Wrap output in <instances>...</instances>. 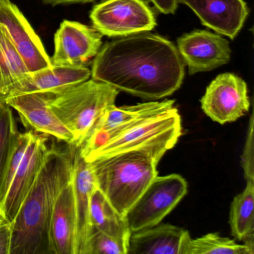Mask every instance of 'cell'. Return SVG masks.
Returning a JSON list of instances; mask_svg holds the SVG:
<instances>
[{"instance_id": "obj_19", "label": "cell", "mask_w": 254, "mask_h": 254, "mask_svg": "<svg viewBox=\"0 0 254 254\" xmlns=\"http://www.w3.org/2000/svg\"><path fill=\"white\" fill-rule=\"evenodd\" d=\"M90 215L93 228L114 238L127 251L131 235L128 224L97 187L92 192Z\"/></svg>"}, {"instance_id": "obj_14", "label": "cell", "mask_w": 254, "mask_h": 254, "mask_svg": "<svg viewBox=\"0 0 254 254\" xmlns=\"http://www.w3.org/2000/svg\"><path fill=\"white\" fill-rule=\"evenodd\" d=\"M190 7L202 24L235 39L245 24L249 8L244 0H178Z\"/></svg>"}, {"instance_id": "obj_8", "label": "cell", "mask_w": 254, "mask_h": 254, "mask_svg": "<svg viewBox=\"0 0 254 254\" xmlns=\"http://www.w3.org/2000/svg\"><path fill=\"white\" fill-rule=\"evenodd\" d=\"M203 113L221 125L236 121L249 111L246 83L233 73L218 75L200 99Z\"/></svg>"}, {"instance_id": "obj_15", "label": "cell", "mask_w": 254, "mask_h": 254, "mask_svg": "<svg viewBox=\"0 0 254 254\" xmlns=\"http://www.w3.org/2000/svg\"><path fill=\"white\" fill-rule=\"evenodd\" d=\"M71 182L76 212L75 254H83L87 239L93 230L90 222V198L96 185L90 163L86 161L81 155L79 147L74 146Z\"/></svg>"}, {"instance_id": "obj_2", "label": "cell", "mask_w": 254, "mask_h": 254, "mask_svg": "<svg viewBox=\"0 0 254 254\" xmlns=\"http://www.w3.org/2000/svg\"><path fill=\"white\" fill-rule=\"evenodd\" d=\"M74 146L51 148L30 191L11 223L9 254H53L52 212L62 189L72 180Z\"/></svg>"}, {"instance_id": "obj_11", "label": "cell", "mask_w": 254, "mask_h": 254, "mask_svg": "<svg viewBox=\"0 0 254 254\" xmlns=\"http://www.w3.org/2000/svg\"><path fill=\"white\" fill-rule=\"evenodd\" d=\"M178 50L190 75L220 67L231 56L229 41L206 30H194L178 38Z\"/></svg>"}, {"instance_id": "obj_13", "label": "cell", "mask_w": 254, "mask_h": 254, "mask_svg": "<svg viewBox=\"0 0 254 254\" xmlns=\"http://www.w3.org/2000/svg\"><path fill=\"white\" fill-rule=\"evenodd\" d=\"M52 93H27L9 95L5 102L14 108L26 128L49 135L70 145L72 135L50 107Z\"/></svg>"}, {"instance_id": "obj_26", "label": "cell", "mask_w": 254, "mask_h": 254, "mask_svg": "<svg viewBox=\"0 0 254 254\" xmlns=\"http://www.w3.org/2000/svg\"><path fill=\"white\" fill-rule=\"evenodd\" d=\"M254 114H251L248 126V133L245 139V147L242 155V167L244 171L245 179L254 182Z\"/></svg>"}, {"instance_id": "obj_3", "label": "cell", "mask_w": 254, "mask_h": 254, "mask_svg": "<svg viewBox=\"0 0 254 254\" xmlns=\"http://www.w3.org/2000/svg\"><path fill=\"white\" fill-rule=\"evenodd\" d=\"M182 134L181 118L175 107L138 117L106 133L98 135L100 146L84 156L86 161L126 151H140L160 162Z\"/></svg>"}, {"instance_id": "obj_5", "label": "cell", "mask_w": 254, "mask_h": 254, "mask_svg": "<svg viewBox=\"0 0 254 254\" xmlns=\"http://www.w3.org/2000/svg\"><path fill=\"white\" fill-rule=\"evenodd\" d=\"M119 90L90 79L58 93H53L50 107L72 135L70 145L80 147L101 116L115 105Z\"/></svg>"}, {"instance_id": "obj_17", "label": "cell", "mask_w": 254, "mask_h": 254, "mask_svg": "<svg viewBox=\"0 0 254 254\" xmlns=\"http://www.w3.org/2000/svg\"><path fill=\"white\" fill-rule=\"evenodd\" d=\"M53 254H75L76 212L72 182L58 195L52 212L50 227Z\"/></svg>"}, {"instance_id": "obj_9", "label": "cell", "mask_w": 254, "mask_h": 254, "mask_svg": "<svg viewBox=\"0 0 254 254\" xmlns=\"http://www.w3.org/2000/svg\"><path fill=\"white\" fill-rule=\"evenodd\" d=\"M102 35L94 28L78 22L64 20L55 35L53 66H84L96 57L102 47Z\"/></svg>"}, {"instance_id": "obj_29", "label": "cell", "mask_w": 254, "mask_h": 254, "mask_svg": "<svg viewBox=\"0 0 254 254\" xmlns=\"http://www.w3.org/2000/svg\"><path fill=\"white\" fill-rule=\"evenodd\" d=\"M41 1L44 3L56 6V5H68V4L87 3V2H93L96 0H41Z\"/></svg>"}, {"instance_id": "obj_12", "label": "cell", "mask_w": 254, "mask_h": 254, "mask_svg": "<svg viewBox=\"0 0 254 254\" xmlns=\"http://www.w3.org/2000/svg\"><path fill=\"white\" fill-rule=\"evenodd\" d=\"M47 141V137L34 131L5 200L0 206V217L6 222L11 224L14 221L36 180L50 149Z\"/></svg>"}, {"instance_id": "obj_7", "label": "cell", "mask_w": 254, "mask_h": 254, "mask_svg": "<svg viewBox=\"0 0 254 254\" xmlns=\"http://www.w3.org/2000/svg\"><path fill=\"white\" fill-rule=\"evenodd\" d=\"M93 27L105 36H128L154 29L155 16L144 0H105L90 12Z\"/></svg>"}, {"instance_id": "obj_6", "label": "cell", "mask_w": 254, "mask_h": 254, "mask_svg": "<svg viewBox=\"0 0 254 254\" xmlns=\"http://www.w3.org/2000/svg\"><path fill=\"white\" fill-rule=\"evenodd\" d=\"M187 181L178 174L157 175L125 215L130 232L157 225L187 192Z\"/></svg>"}, {"instance_id": "obj_22", "label": "cell", "mask_w": 254, "mask_h": 254, "mask_svg": "<svg viewBox=\"0 0 254 254\" xmlns=\"http://www.w3.org/2000/svg\"><path fill=\"white\" fill-rule=\"evenodd\" d=\"M29 72L6 29L0 25V99H5L14 86Z\"/></svg>"}, {"instance_id": "obj_20", "label": "cell", "mask_w": 254, "mask_h": 254, "mask_svg": "<svg viewBox=\"0 0 254 254\" xmlns=\"http://www.w3.org/2000/svg\"><path fill=\"white\" fill-rule=\"evenodd\" d=\"M174 104V100H163L161 102L154 101L120 108L115 105H111L95 123L84 141L89 138L106 133L138 117L172 108Z\"/></svg>"}, {"instance_id": "obj_23", "label": "cell", "mask_w": 254, "mask_h": 254, "mask_svg": "<svg viewBox=\"0 0 254 254\" xmlns=\"http://www.w3.org/2000/svg\"><path fill=\"white\" fill-rule=\"evenodd\" d=\"M19 133L11 107L5 99H0V206L3 201L5 174Z\"/></svg>"}, {"instance_id": "obj_24", "label": "cell", "mask_w": 254, "mask_h": 254, "mask_svg": "<svg viewBox=\"0 0 254 254\" xmlns=\"http://www.w3.org/2000/svg\"><path fill=\"white\" fill-rule=\"evenodd\" d=\"M254 250L243 244L236 243L218 233H208L197 239H190L184 254H254Z\"/></svg>"}, {"instance_id": "obj_18", "label": "cell", "mask_w": 254, "mask_h": 254, "mask_svg": "<svg viewBox=\"0 0 254 254\" xmlns=\"http://www.w3.org/2000/svg\"><path fill=\"white\" fill-rule=\"evenodd\" d=\"M190 239L189 232L181 227L159 224L132 233L127 254H184Z\"/></svg>"}, {"instance_id": "obj_25", "label": "cell", "mask_w": 254, "mask_h": 254, "mask_svg": "<svg viewBox=\"0 0 254 254\" xmlns=\"http://www.w3.org/2000/svg\"><path fill=\"white\" fill-rule=\"evenodd\" d=\"M83 254H127V250L114 238L93 227Z\"/></svg>"}, {"instance_id": "obj_27", "label": "cell", "mask_w": 254, "mask_h": 254, "mask_svg": "<svg viewBox=\"0 0 254 254\" xmlns=\"http://www.w3.org/2000/svg\"><path fill=\"white\" fill-rule=\"evenodd\" d=\"M11 242V224L0 222V254H9Z\"/></svg>"}, {"instance_id": "obj_10", "label": "cell", "mask_w": 254, "mask_h": 254, "mask_svg": "<svg viewBox=\"0 0 254 254\" xmlns=\"http://www.w3.org/2000/svg\"><path fill=\"white\" fill-rule=\"evenodd\" d=\"M0 25L6 29L29 72L53 66L42 41L18 7L10 0H0Z\"/></svg>"}, {"instance_id": "obj_4", "label": "cell", "mask_w": 254, "mask_h": 254, "mask_svg": "<svg viewBox=\"0 0 254 254\" xmlns=\"http://www.w3.org/2000/svg\"><path fill=\"white\" fill-rule=\"evenodd\" d=\"M96 187L125 217L157 176L158 162L140 151H126L90 162Z\"/></svg>"}, {"instance_id": "obj_28", "label": "cell", "mask_w": 254, "mask_h": 254, "mask_svg": "<svg viewBox=\"0 0 254 254\" xmlns=\"http://www.w3.org/2000/svg\"><path fill=\"white\" fill-rule=\"evenodd\" d=\"M162 14H173L178 8V0H150Z\"/></svg>"}, {"instance_id": "obj_21", "label": "cell", "mask_w": 254, "mask_h": 254, "mask_svg": "<svg viewBox=\"0 0 254 254\" xmlns=\"http://www.w3.org/2000/svg\"><path fill=\"white\" fill-rule=\"evenodd\" d=\"M254 182L248 181L245 190L234 197L230 206V225L235 239L254 248Z\"/></svg>"}, {"instance_id": "obj_1", "label": "cell", "mask_w": 254, "mask_h": 254, "mask_svg": "<svg viewBox=\"0 0 254 254\" xmlns=\"http://www.w3.org/2000/svg\"><path fill=\"white\" fill-rule=\"evenodd\" d=\"M184 63L177 47L148 32L122 37L100 48L92 79L145 99H163L181 87Z\"/></svg>"}, {"instance_id": "obj_30", "label": "cell", "mask_w": 254, "mask_h": 254, "mask_svg": "<svg viewBox=\"0 0 254 254\" xmlns=\"http://www.w3.org/2000/svg\"><path fill=\"white\" fill-rule=\"evenodd\" d=\"M3 221V219H2V218H1V217H0V222H1V221Z\"/></svg>"}, {"instance_id": "obj_16", "label": "cell", "mask_w": 254, "mask_h": 254, "mask_svg": "<svg viewBox=\"0 0 254 254\" xmlns=\"http://www.w3.org/2000/svg\"><path fill=\"white\" fill-rule=\"evenodd\" d=\"M90 77L91 70L84 66H52L29 72L14 86L8 96L27 93H60L87 81Z\"/></svg>"}]
</instances>
